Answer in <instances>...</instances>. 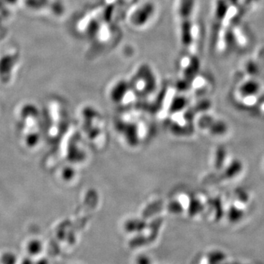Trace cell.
<instances>
[{"mask_svg":"<svg viewBox=\"0 0 264 264\" xmlns=\"http://www.w3.org/2000/svg\"><path fill=\"white\" fill-rule=\"evenodd\" d=\"M194 0H179L178 8L179 30L181 42L185 48H189L192 44L193 26L192 16L194 11Z\"/></svg>","mask_w":264,"mask_h":264,"instance_id":"1","label":"cell"},{"mask_svg":"<svg viewBox=\"0 0 264 264\" xmlns=\"http://www.w3.org/2000/svg\"><path fill=\"white\" fill-rule=\"evenodd\" d=\"M155 13V6L150 2L141 3L132 9L128 14L130 25L135 28H143L148 25Z\"/></svg>","mask_w":264,"mask_h":264,"instance_id":"2","label":"cell"},{"mask_svg":"<svg viewBox=\"0 0 264 264\" xmlns=\"http://www.w3.org/2000/svg\"><path fill=\"white\" fill-rule=\"evenodd\" d=\"M131 82V87L135 91L145 92L146 90H153L157 81L151 69L148 65H142L137 70L136 74H134Z\"/></svg>","mask_w":264,"mask_h":264,"instance_id":"3","label":"cell"},{"mask_svg":"<svg viewBox=\"0 0 264 264\" xmlns=\"http://www.w3.org/2000/svg\"><path fill=\"white\" fill-rule=\"evenodd\" d=\"M19 60L18 53H8L0 57V82L7 84L11 81L13 71Z\"/></svg>","mask_w":264,"mask_h":264,"instance_id":"4","label":"cell"},{"mask_svg":"<svg viewBox=\"0 0 264 264\" xmlns=\"http://www.w3.org/2000/svg\"><path fill=\"white\" fill-rule=\"evenodd\" d=\"M244 216V210L241 206L232 204L228 211V219L232 222H238L242 219Z\"/></svg>","mask_w":264,"mask_h":264,"instance_id":"5","label":"cell"},{"mask_svg":"<svg viewBox=\"0 0 264 264\" xmlns=\"http://www.w3.org/2000/svg\"><path fill=\"white\" fill-rule=\"evenodd\" d=\"M240 88H241L240 93H241L242 96L250 97V96H253L258 92L259 86L256 82H248L244 84Z\"/></svg>","mask_w":264,"mask_h":264,"instance_id":"6","label":"cell"},{"mask_svg":"<svg viewBox=\"0 0 264 264\" xmlns=\"http://www.w3.org/2000/svg\"><path fill=\"white\" fill-rule=\"evenodd\" d=\"M43 245L38 239H32L28 241L26 249L28 253L31 255H37L41 252Z\"/></svg>","mask_w":264,"mask_h":264,"instance_id":"7","label":"cell"},{"mask_svg":"<svg viewBox=\"0 0 264 264\" xmlns=\"http://www.w3.org/2000/svg\"><path fill=\"white\" fill-rule=\"evenodd\" d=\"M16 255L13 253H10V252L3 254L1 258H0V262L3 263L13 264L16 263Z\"/></svg>","mask_w":264,"mask_h":264,"instance_id":"8","label":"cell"},{"mask_svg":"<svg viewBox=\"0 0 264 264\" xmlns=\"http://www.w3.org/2000/svg\"><path fill=\"white\" fill-rule=\"evenodd\" d=\"M26 144L29 148H33L34 146L37 145L39 142V135L37 133H30L29 134L26 138Z\"/></svg>","mask_w":264,"mask_h":264,"instance_id":"9","label":"cell"},{"mask_svg":"<svg viewBox=\"0 0 264 264\" xmlns=\"http://www.w3.org/2000/svg\"><path fill=\"white\" fill-rule=\"evenodd\" d=\"M3 1H4L5 3H8V4L15 5L16 4L19 0H3Z\"/></svg>","mask_w":264,"mask_h":264,"instance_id":"10","label":"cell"}]
</instances>
